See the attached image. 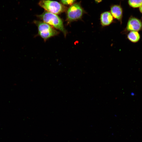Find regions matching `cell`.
<instances>
[{
	"label": "cell",
	"mask_w": 142,
	"mask_h": 142,
	"mask_svg": "<svg viewBox=\"0 0 142 142\" xmlns=\"http://www.w3.org/2000/svg\"><path fill=\"white\" fill-rule=\"evenodd\" d=\"M34 23L37 27L38 35L44 41L59 34L55 29L43 22L34 21Z\"/></svg>",
	"instance_id": "7a4b0ae2"
},
{
	"label": "cell",
	"mask_w": 142,
	"mask_h": 142,
	"mask_svg": "<svg viewBox=\"0 0 142 142\" xmlns=\"http://www.w3.org/2000/svg\"><path fill=\"white\" fill-rule=\"evenodd\" d=\"M139 10L140 12L142 13V6L140 7Z\"/></svg>",
	"instance_id": "8fae6325"
},
{
	"label": "cell",
	"mask_w": 142,
	"mask_h": 142,
	"mask_svg": "<svg viewBox=\"0 0 142 142\" xmlns=\"http://www.w3.org/2000/svg\"><path fill=\"white\" fill-rule=\"evenodd\" d=\"M110 13L113 17L122 23L123 11L120 6L116 5L112 6L110 9Z\"/></svg>",
	"instance_id": "52a82bcc"
},
{
	"label": "cell",
	"mask_w": 142,
	"mask_h": 142,
	"mask_svg": "<svg viewBox=\"0 0 142 142\" xmlns=\"http://www.w3.org/2000/svg\"><path fill=\"white\" fill-rule=\"evenodd\" d=\"M142 30V22L139 19L134 17L128 20L125 31V32L131 31L138 32Z\"/></svg>",
	"instance_id": "5b68a950"
},
{
	"label": "cell",
	"mask_w": 142,
	"mask_h": 142,
	"mask_svg": "<svg viewBox=\"0 0 142 142\" xmlns=\"http://www.w3.org/2000/svg\"><path fill=\"white\" fill-rule=\"evenodd\" d=\"M102 0H95V1L97 3H99L101 2Z\"/></svg>",
	"instance_id": "7c38bea8"
},
{
	"label": "cell",
	"mask_w": 142,
	"mask_h": 142,
	"mask_svg": "<svg viewBox=\"0 0 142 142\" xmlns=\"http://www.w3.org/2000/svg\"><path fill=\"white\" fill-rule=\"evenodd\" d=\"M127 37L131 42L133 43L137 42L140 39V35L138 32L136 31H131L128 34Z\"/></svg>",
	"instance_id": "ba28073f"
},
{
	"label": "cell",
	"mask_w": 142,
	"mask_h": 142,
	"mask_svg": "<svg viewBox=\"0 0 142 142\" xmlns=\"http://www.w3.org/2000/svg\"><path fill=\"white\" fill-rule=\"evenodd\" d=\"M100 21L102 27L108 26L113 22V17L110 12H105L101 14Z\"/></svg>",
	"instance_id": "8992f818"
},
{
	"label": "cell",
	"mask_w": 142,
	"mask_h": 142,
	"mask_svg": "<svg viewBox=\"0 0 142 142\" xmlns=\"http://www.w3.org/2000/svg\"><path fill=\"white\" fill-rule=\"evenodd\" d=\"M128 3L132 7H138L142 6V0H128Z\"/></svg>",
	"instance_id": "9c48e42d"
},
{
	"label": "cell",
	"mask_w": 142,
	"mask_h": 142,
	"mask_svg": "<svg viewBox=\"0 0 142 142\" xmlns=\"http://www.w3.org/2000/svg\"><path fill=\"white\" fill-rule=\"evenodd\" d=\"M63 5L65 6H71L74 3L76 0H59Z\"/></svg>",
	"instance_id": "30bf717a"
},
{
	"label": "cell",
	"mask_w": 142,
	"mask_h": 142,
	"mask_svg": "<svg viewBox=\"0 0 142 142\" xmlns=\"http://www.w3.org/2000/svg\"><path fill=\"white\" fill-rule=\"evenodd\" d=\"M39 5L45 11L56 14L66 11L67 7L56 1L50 0H40Z\"/></svg>",
	"instance_id": "3957f363"
},
{
	"label": "cell",
	"mask_w": 142,
	"mask_h": 142,
	"mask_svg": "<svg viewBox=\"0 0 142 142\" xmlns=\"http://www.w3.org/2000/svg\"><path fill=\"white\" fill-rule=\"evenodd\" d=\"M37 16L43 22L61 32L64 36H66L67 32L64 27L62 20L57 15L45 11Z\"/></svg>",
	"instance_id": "6da1fadb"
},
{
	"label": "cell",
	"mask_w": 142,
	"mask_h": 142,
	"mask_svg": "<svg viewBox=\"0 0 142 142\" xmlns=\"http://www.w3.org/2000/svg\"><path fill=\"white\" fill-rule=\"evenodd\" d=\"M66 21L68 24L80 20L85 11L80 4L76 3L70 6L66 11Z\"/></svg>",
	"instance_id": "277c9868"
}]
</instances>
